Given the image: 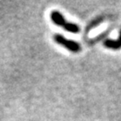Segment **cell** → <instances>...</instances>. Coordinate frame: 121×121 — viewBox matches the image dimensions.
Masks as SVG:
<instances>
[{
    "mask_svg": "<svg viewBox=\"0 0 121 121\" xmlns=\"http://www.w3.org/2000/svg\"><path fill=\"white\" fill-rule=\"evenodd\" d=\"M50 19L55 24L63 27L65 30H67L69 32L77 33L80 31V28L77 24L73 23V22H66L64 16L62 15V13H59L58 11H52L50 13Z\"/></svg>",
    "mask_w": 121,
    "mask_h": 121,
    "instance_id": "6da1fadb",
    "label": "cell"
},
{
    "mask_svg": "<svg viewBox=\"0 0 121 121\" xmlns=\"http://www.w3.org/2000/svg\"><path fill=\"white\" fill-rule=\"evenodd\" d=\"M54 39H55V41L57 44L65 47V48L69 49L70 51L73 52V53H77V52L81 50V46H80V44L78 43V42L71 40V39H67L63 35L55 34Z\"/></svg>",
    "mask_w": 121,
    "mask_h": 121,
    "instance_id": "7a4b0ae2",
    "label": "cell"
},
{
    "mask_svg": "<svg viewBox=\"0 0 121 121\" xmlns=\"http://www.w3.org/2000/svg\"><path fill=\"white\" fill-rule=\"evenodd\" d=\"M104 46L108 48H112V49H118L121 48V31L119 38L117 40H112V39H107L104 41Z\"/></svg>",
    "mask_w": 121,
    "mask_h": 121,
    "instance_id": "3957f363",
    "label": "cell"
}]
</instances>
